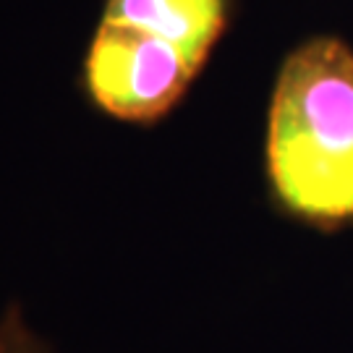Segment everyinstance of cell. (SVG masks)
Here are the masks:
<instances>
[{
	"label": "cell",
	"instance_id": "obj_1",
	"mask_svg": "<svg viewBox=\"0 0 353 353\" xmlns=\"http://www.w3.org/2000/svg\"><path fill=\"white\" fill-rule=\"evenodd\" d=\"M267 178L296 220L353 223V50L314 37L280 68L267 115Z\"/></svg>",
	"mask_w": 353,
	"mask_h": 353
},
{
	"label": "cell",
	"instance_id": "obj_2",
	"mask_svg": "<svg viewBox=\"0 0 353 353\" xmlns=\"http://www.w3.org/2000/svg\"><path fill=\"white\" fill-rule=\"evenodd\" d=\"M102 19L128 24L207 63L228 24V0H105Z\"/></svg>",
	"mask_w": 353,
	"mask_h": 353
},
{
	"label": "cell",
	"instance_id": "obj_3",
	"mask_svg": "<svg viewBox=\"0 0 353 353\" xmlns=\"http://www.w3.org/2000/svg\"><path fill=\"white\" fill-rule=\"evenodd\" d=\"M0 353H63L39 332L26 312L11 301L0 312Z\"/></svg>",
	"mask_w": 353,
	"mask_h": 353
}]
</instances>
